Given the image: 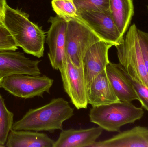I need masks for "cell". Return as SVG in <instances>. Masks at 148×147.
<instances>
[{"mask_svg": "<svg viewBox=\"0 0 148 147\" xmlns=\"http://www.w3.org/2000/svg\"><path fill=\"white\" fill-rule=\"evenodd\" d=\"M74 111L64 98H54L42 107L29 109L14 123L12 129L35 132L62 130L63 123L74 115Z\"/></svg>", "mask_w": 148, "mask_h": 147, "instance_id": "obj_1", "label": "cell"}, {"mask_svg": "<svg viewBox=\"0 0 148 147\" xmlns=\"http://www.w3.org/2000/svg\"><path fill=\"white\" fill-rule=\"evenodd\" d=\"M3 24L13 36L17 46L38 58L44 56L45 35L25 12L5 5Z\"/></svg>", "mask_w": 148, "mask_h": 147, "instance_id": "obj_2", "label": "cell"}, {"mask_svg": "<svg viewBox=\"0 0 148 147\" xmlns=\"http://www.w3.org/2000/svg\"><path fill=\"white\" fill-rule=\"evenodd\" d=\"M144 110L131 102H120L92 107L89 113L90 121L110 132H121L122 127L134 123L142 118Z\"/></svg>", "mask_w": 148, "mask_h": 147, "instance_id": "obj_3", "label": "cell"}, {"mask_svg": "<svg viewBox=\"0 0 148 147\" xmlns=\"http://www.w3.org/2000/svg\"><path fill=\"white\" fill-rule=\"evenodd\" d=\"M137 29L135 24H133L121 43L115 47L119 64L130 76L148 88V74L137 37Z\"/></svg>", "mask_w": 148, "mask_h": 147, "instance_id": "obj_4", "label": "cell"}, {"mask_svg": "<svg viewBox=\"0 0 148 147\" xmlns=\"http://www.w3.org/2000/svg\"><path fill=\"white\" fill-rule=\"evenodd\" d=\"M67 21V56L74 65L79 67L82 65L83 59L87 51L102 40L78 18L69 19Z\"/></svg>", "mask_w": 148, "mask_h": 147, "instance_id": "obj_5", "label": "cell"}, {"mask_svg": "<svg viewBox=\"0 0 148 147\" xmlns=\"http://www.w3.org/2000/svg\"><path fill=\"white\" fill-rule=\"evenodd\" d=\"M53 82V79L45 75L14 74L3 78L1 88L15 96L24 99L43 98L45 92L50 93Z\"/></svg>", "mask_w": 148, "mask_h": 147, "instance_id": "obj_6", "label": "cell"}, {"mask_svg": "<svg viewBox=\"0 0 148 147\" xmlns=\"http://www.w3.org/2000/svg\"><path fill=\"white\" fill-rule=\"evenodd\" d=\"M59 70L65 91L77 109H86L88 106V88L83 65L77 67L67 57L66 61Z\"/></svg>", "mask_w": 148, "mask_h": 147, "instance_id": "obj_7", "label": "cell"}, {"mask_svg": "<svg viewBox=\"0 0 148 147\" xmlns=\"http://www.w3.org/2000/svg\"><path fill=\"white\" fill-rule=\"evenodd\" d=\"M78 19L87 25L102 40L116 46L123 39L109 10L83 11L78 13Z\"/></svg>", "mask_w": 148, "mask_h": 147, "instance_id": "obj_8", "label": "cell"}, {"mask_svg": "<svg viewBox=\"0 0 148 147\" xmlns=\"http://www.w3.org/2000/svg\"><path fill=\"white\" fill-rule=\"evenodd\" d=\"M47 33V43L49 48L48 55L53 69L60 70L66 61V33L67 21L60 16H51Z\"/></svg>", "mask_w": 148, "mask_h": 147, "instance_id": "obj_9", "label": "cell"}, {"mask_svg": "<svg viewBox=\"0 0 148 147\" xmlns=\"http://www.w3.org/2000/svg\"><path fill=\"white\" fill-rule=\"evenodd\" d=\"M40 61L30 60L21 52L0 51V77L16 74L41 75L39 67Z\"/></svg>", "mask_w": 148, "mask_h": 147, "instance_id": "obj_10", "label": "cell"}, {"mask_svg": "<svg viewBox=\"0 0 148 147\" xmlns=\"http://www.w3.org/2000/svg\"><path fill=\"white\" fill-rule=\"evenodd\" d=\"M113 46L111 43L100 41L93 45L85 54L82 65L88 89L93 79L106 69L110 62L108 51Z\"/></svg>", "mask_w": 148, "mask_h": 147, "instance_id": "obj_11", "label": "cell"}, {"mask_svg": "<svg viewBox=\"0 0 148 147\" xmlns=\"http://www.w3.org/2000/svg\"><path fill=\"white\" fill-rule=\"evenodd\" d=\"M90 147H148V129L136 126L110 139L96 142Z\"/></svg>", "mask_w": 148, "mask_h": 147, "instance_id": "obj_12", "label": "cell"}, {"mask_svg": "<svg viewBox=\"0 0 148 147\" xmlns=\"http://www.w3.org/2000/svg\"><path fill=\"white\" fill-rule=\"evenodd\" d=\"M88 104L92 107L120 102L115 94L106 69L95 78L88 89Z\"/></svg>", "mask_w": 148, "mask_h": 147, "instance_id": "obj_13", "label": "cell"}, {"mask_svg": "<svg viewBox=\"0 0 148 147\" xmlns=\"http://www.w3.org/2000/svg\"><path fill=\"white\" fill-rule=\"evenodd\" d=\"M101 127L62 130L53 147H90L101 135Z\"/></svg>", "mask_w": 148, "mask_h": 147, "instance_id": "obj_14", "label": "cell"}, {"mask_svg": "<svg viewBox=\"0 0 148 147\" xmlns=\"http://www.w3.org/2000/svg\"><path fill=\"white\" fill-rule=\"evenodd\" d=\"M106 71L112 88L119 101L132 102L134 100H139L134 86L125 76L120 64L110 62Z\"/></svg>", "mask_w": 148, "mask_h": 147, "instance_id": "obj_15", "label": "cell"}, {"mask_svg": "<svg viewBox=\"0 0 148 147\" xmlns=\"http://www.w3.org/2000/svg\"><path fill=\"white\" fill-rule=\"evenodd\" d=\"M55 142L43 133L12 129L9 134L5 147H53Z\"/></svg>", "mask_w": 148, "mask_h": 147, "instance_id": "obj_16", "label": "cell"}, {"mask_svg": "<svg viewBox=\"0 0 148 147\" xmlns=\"http://www.w3.org/2000/svg\"><path fill=\"white\" fill-rule=\"evenodd\" d=\"M109 10L119 31L124 36L134 14L133 0H109Z\"/></svg>", "mask_w": 148, "mask_h": 147, "instance_id": "obj_17", "label": "cell"}, {"mask_svg": "<svg viewBox=\"0 0 148 147\" xmlns=\"http://www.w3.org/2000/svg\"><path fill=\"white\" fill-rule=\"evenodd\" d=\"M14 114L8 110L0 94V146L5 147L7 139L14 124Z\"/></svg>", "mask_w": 148, "mask_h": 147, "instance_id": "obj_18", "label": "cell"}, {"mask_svg": "<svg viewBox=\"0 0 148 147\" xmlns=\"http://www.w3.org/2000/svg\"><path fill=\"white\" fill-rule=\"evenodd\" d=\"M52 6L57 15L66 21L78 17L77 10L72 0H52Z\"/></svg>", "mask_w": 148, "mask_h": 147, "instance_id": "obj_19", "label": "cell"}, {"mask_svg": "<svg viewBox=\"0 0 148 147\" xmlns=\"http://www.w3.org/2000/svg\"><path fill=\"white\" fill-rule=\"evenodd\" d=\"M77 14L83 11L109 10V0H72Z\"/></svg>", "mask_w": 148, "mask_h": 147, "instance_id": "obj_20", "label": "cell"}, {"mask_svg": "<svg viewBox=\"0 0 148 147\" xmlns=\"http://www.w3.org/2000/svg\"><path fill=\"white\" fill-rule=\"evenodd\" d=\"M122 68L125 76L129 79L134 86L139 98L138 101H140L143 108L148 111V88L130 76L122 66Z\"/></svg>", "mask_w": 148, "mask_h": 147, "instance_id": "obj_21", "label": "cell"}, {"mask_svg": "<svg viewBox=\"0 0 148 147\" xmlns=\"http://www.w3.org/2000/svg\"><path fill=\"white\" fill-rule=\"evenodd\" d=\"M18 46L8 30L3 24H0V51H16Z\"/></svg>", "mask_w": 148, "mask_h": 147, "instance_id": "obj_22", "label": "cell"}, {"mask_svg": "<svg viewBox=\"0 0 148 147\" xmlns=\"http://www.w3.org/2000/svg\"><path fill=\"white\" fill-rule=\"evenodd\" d=\"M136 33L148 76V33L141 31L138 28Z\"/></svg>", "mask_w": 148, "mask_h": 147, "instance_id": "obj_23", "label": "cell"}, {"mask_svg": "<svg viewBox=\"0 0 148 147\" xmlns=\"http://www.w3.org/2000/svg\"><path fill=\"white\" fill-rule=\"evenodd\" d=\"M6 4V0H0V24H3L4 8Z\"/></svg>", "mask_w": 148, "mask_h": 147, "instance_id": "obj_24", "label": "cell"}, {"mask_svg": "<svg viewBox=\"0 0 148 147\" xmlns=\"http://www.w3.org/2000/svg\"><path fill=\"white\" fill-rule=\"evenodd\" d=\"M3 78L1 77H0V88H1V81L2 79Z\"/></svg>", "mask_w": 148, "mask_h": 147, "instance_id": "obj_25", "label": "cell"}, {"mask_svg": "<svg viewBox=\"0 0 148 147\" xmlns=\"http://www.w3.org/2000/svg\"><path fill=\"white\" fill-rule=\"evenodd\" d=\"M0 147H1V146H0Z\"/></svg>", "mask_w": 148, "mask_h": 147, "instance_id": "obj_26", "label": "cell"}]
</instances>
